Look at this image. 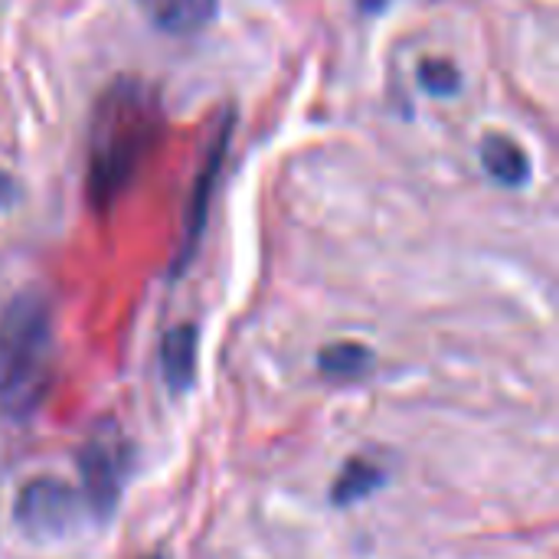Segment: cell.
<instances>
[{"label":"cell","mask_w":559,"mask_h":559,"mask_svg":"<svg viewBox=\"0 0 559 559\" xmlns=\"http://www.w3.org/2000/svg\"><path fill=\"white\" fill-rule=\"evenodd\" d=\"M131 465H134V449L124 429L115 419H98L79 449L82 501L98 521H108L115 514Z\"/></svg>","instance_id":"obj_3"},{"label":"cell","mask_w":559,"mask_h":559,"mask_svg":"<svg viewBox=\"0 0 559 559\" xmlns=\"http://www.w3.org/2000/svg\"><path fill=\"white\" fill-rule=\"evenodd\" d=\"M164 134V105L151 82L118 75L95 98L85 138V200L95 213L111 210L138 180Z\"/></svg>","instance_id":"obj_1"},{"label":"cell","mask_w":559,"mask_h":559,"mask_svg":"<svg viewBox=\"0 0 559 559\" xmlns=\"http://www.w3.org/2000/svg\"><path fill=\"white\" fill-rule=\"evenodd\" d=\"M380 485H383V472H380L373 462H367V459H350V462L341 468L337 481H334L331 501H334L337 508H350V504L364 501L367 495H373Z\"/></svg>","instance_id":"obj_9"},{"label":"cell","mask_w":559,"mask_h":559,"mask_svg":"<svg viewBox=\"0 0 559 559\" xmlns=\"http://www.w3.org/2000/svg\"><path fill=\"white\" fill-rule=\"evenodd\" d=\"M419 82L429 95L436 98H449L459 92L462 79H459V69L449 62V59H426L419 62Z\"/></svg>","instance_id":"obj_11"},{"label":"cell","mask_w":559,"mask_h":559,"mask_svg":"<svg viewBox=\"0 0 559 559\" xmlns=\"http://www.w3.org/2000/svg\"><path fill=\"white\" fill-rule=\"evenodd\" d=\"M151 559H160V557H151Z\"/></svg>","instance_id":"obj_14"},{"label":"cell","mask_w":559,"mask_h":559,"mask_svg":"<svg viewBox=\"0 0 559 559\" xmlns=\"http://www.w3.org/2000/svg\"><path fill=\"white\" fill-rule=\"evenodd\" d=\"M82 514H85V501L79 498V491L56 478L29 481L20 491L16 508H13L16 527L36 540H56V537L72 534Z\"/></svg>","instance_id":"obj_4"},{"label":"cell","mask_w":559,"mask_h":559,"mask_svg":"<svg viewBox=\"0 0 559 559\" xmlns=\"http://www.w3.org/2000/svg\"><path fill=\"white\" fill-rule=\"evenodd\" d=\"M16 200V183L7 170H0V210H7Z\"/></svg>","instance_id":"obj_12"},{"label":"cell","mask_w":559,"mask_h":559,"mask_svg":"<svg viewBox=\"0 0 559 559\" xmlns=\"http://www.w3.org/2000/svg\"><path fill=\"white\" fill-rule=\"evenodd\" d=\"M233 128H236V111L229 108L223 115V121L216 124V134H213V144L193 177V187H190V197H187V213H183V242H180V252H177V262H174V275H180L200 239H203V229H206V219H210V206H213V193L219 187V177H223V167H226V154H229V141H233Z\"/></svg>","instance_id":"obj_5"},{"label":"cell","mask_w":559,"mask_h":559,"mask_svg":"<svg viewBox=\"0 0 559 559\" xmlns=\"http://www.w3.org/2000/svg\"><path fill=\"white\" fill-rule=\"evenodd\" d=\"M197 328L193 324H180L174 331H167L164 344H160V370H164V383L174 393H183L193 386V373H197Z\"/></svg>","instance_id":"obj_7"},{"label":"cell","mask_w":559,"mask_h":559,"mask_svg":"<svg viewBox=\"0 0 559 559\" xmlns=\"http://www.w3.org/2000/svg\"><path fill=\"white\" fill-rule=\"evenodd\" d=\"M52 311L29 288L20 292L0 314V406L13 419L39 409L52 383Z\"/></svg>","instance_id":"obj_2"},{"label":"cell","mask_w":559,"mask_h":559,"mask_svg":"<svg viewBox=\"0 0 559 559\" xmlns=\"http://www.w3.org/2000/svg\"><path fill=\"white\" fill-rule=\"evenodd\" d=\"M386 3L390 0H357V7H360V13H380V10H386Z\"/></svg>","instance_id":"obj_13"},{"label":"cell","mask_w":559,"mask_h":559,"mask_svg":"<svg viewBox=\"0 0 559 559\" xmlns=\"http://www.w3.org/2000/svg\"><path fill=\"white\" fill-rule=\"evenodd\" d=\"M134 3L167 36H193L206 29L219 10V0H134Z\"/></svg>","instance_id":"obj_6"},{"label":"cell","mask_w":559,"mask_h":559,"mask_svg":"<svg viewBox=\"0 0 559 559\" xmlns=\"http://www.w3.org/2000/svg\"><path fill=\"white\" fill-rule=\"evenodd\" d=\"M481 164L488 177L501 187H524L531 180V160L524 147L508 134H488L481 141Z\"/></svg>","instance_id":"obj_8"},{"label":"cell","mask_w":559,"mask_h":559,"mask_svg":"<svg viewBox=\"0 0 559 559\" xmlns=\"http://www.w3.org/2000/svg\"><path fill=\"white\" fill-rule=\"evenodd\" d=\"M373 367V354L364 344H331L318 354V370L328 380H360Z\"/></svg>","instance_id":"obj_10"}]
</instances>
